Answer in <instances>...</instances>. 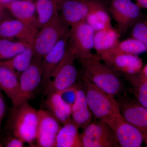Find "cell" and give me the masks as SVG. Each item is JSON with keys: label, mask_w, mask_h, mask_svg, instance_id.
<instances>
[{"label": "cell", "mask_w": 147, "mask_h": 147, "mask_svg": "<svg viewBox=\"0 0 147 147\" xmlns=\"http://www.w3.org/2000/svg\"><path fill=\"white\" fill-rule=\"evenodd\" d=\"M70 27L57 13L38 30L32 43L34 58L41 59L52 50L60 40L68 33Z\"/></svg>", "instance_id": "obj_4"}, {"label": "cell", "mask_w": 147, "mask_h": 147, "mask_svg": "<svg viewBox=\"0 0 147 147\" xmlns=\"http://www.w3.org/2000/svg\"><path fill=\"white\" fill-rule=\"evenodd\" d=\"M76 59L73 50L68 45L63 59L51 74L44 88L45 95L62 91L77 83L79 72L75 64Z\"/></svg>", "instance_id": "obj_5"}, {"label": "cell", "mask_w": 147, "mask_h": 147, "mask_svg": "<svg viewBox=\"0 0 147 147\" xmlns=\"http://www.w3.org/2000/svg\"><path fill=\"white\" fill-rule=\"evenodd\" d=\"M131 37L139 40L147 47V18H142L134 24L132 27Z\"/></svg>", "instance_id": "obj_29"}, {"label": "cell", "mask_w": 147, "mask_h": 147, "mask_svg": "<svg viewBox=\"0 0 147 147\" xmlns=\"http://www.w3.org/2000/svg\"><path fill=\"white\" fill-rule=\"evenodd\" d=\"M41 59L34 58L28 68L19 76V90L16 100L12 103L13 108L29 102L34 96L35 92L41 84L42 71Z\"/></svg>", "instance_id": "obj_10"}, {"label": "cell", "mask_w": 147, "mask_h": 147, "mask_svg": "<svg viewBox=\"0 0 147 147\" xmlns=\"http://www.w3.org/2000/svg\"><path fill=\"white\" fill-rule=\"evenodd\" d=\"M79 62L82 67V77L100 89L114 97L124 91L123 83L117 73L102 63L96 54Z\"/></svg>", "instance_id": "obj_1"}, {"label": "cell", "mask_w": 147, "mask_h": 147, "mask_svg": "<svg viewBox=\"0 0 147 147\" xmlns=\"http://www.w3.org/2000/svg\"><path fill=\"white\" fill-rule=\"evenodd\" d=\"M114 48L123 53L135 55L147 52V47L144 43L131 37L119 41Z\"/></svg>", "instance_id": "obj_28"}, {"label": "cell", "mask_w": 147, "mask_h": 147, "mask_svg": "<svg viewBox=\"0 0 147 147\" xmlns=\"http://www.w3.org/2000/svg\"><path fill=\"white\" fill-rule=\"evenodd\" d=\"M82 84L88 105L95 119L106 122L114 116L121 113L118 103L114 96L83 77Z\"/></svg>", "instance_id": "obj_3"}, {"label": "cell", "mask_w": 147, "mask_h": 147, "mask_svg": "<svg viewBox=\"0 0 147 147\" xmlns=\"http://www.w3.org/2000/svg\"><path fill=\"white\" fill-rule=\"evenodd\" d=\"M77 84L59 92L64 101L71 107L76 101L77 95Z\"/></svg>", "instance_id": "obj_30"}, {"label": "cell", "mask_w": 147, "mask_h": 147, "mask_svg": "<svg viewBox=\"0 0 147 147\" xmlns=\"http://www.w3.org/2000/svg\"><path fill=\"white\" fill-rule=\"evenodd\" d=\"M82 147H119L115 135L105 122L95 119L81 134Z\"/></svg>", "instance_id": "obj_8"}, {"label": "cell", "mask_w": 147, "mask_h": 147, "mask_svg": "<svg viewBox=\"0 0 147 147\" xmlns=\"http://www.w3.org/2000/svg\"><path fill=\"white\" fill-rule=\"evenodd\" d=\"M3 145L1 143V142H0V147H2Z\"/></svg>", "instance_id": "obj_37"}, {"label": "cell", "mask_w": 147, "mask_h": 147, "mask_svg": "<svg viewBox=\"0 0 147 147\" xmlns=\"http://www.w3.org/2000/svg\"><path fill=\"white\" fill-rule=\"evenodd\" d=\"M108 10L121 35L125 34L143 16L142 9L131 0H109Z\"/></svg>", "instance_id": "obj_7"}, {"label": "cell", "mask_w": 147, "mask_h": 147, "mask_svg": "<svg viewBox=\"0 0 147 147\" xmlns=\"http://www.w3.org/2000/svg\"><path fill=\"white\" fill-rule=\"evenodd\" d=\"M44 104L47 110L64 125L71 121V107L65 102L59 92L46 96Z\"/></svg>", "instance_id": "obj_19"}, {"label": "cell", "mask_w": 147, "mask_h": 147, "mask_svg": "<svg viewBox=\"0 0 147 147\" xmlns=\"http://www.w3.org/2000/svg\"><path fill=\"white\" fill-rule=\"evenodd\" d=\"M103 4L99 0H64L59 11L69 27L85 21L92 11Z\"/></svg>", "instance_id": "obj_11"}, {"label": "cell", "mask_w": 147, "mask_h": 147, "mask_svg": "<svg viewBox=\"0 0 147 147\" xmlns=\"http://www.w3.org/2000/svg\"><path fill=\"white\" fill-rule=\"evenodd\" d=\"M38 30L31 24L7 17L0 24V37L32 43Z\"/></svg>", "instance_id": "obj_15"}, {"label": "cell", "mask_w": 147, "mask_h": 147, "mask_svg": "<svg viewBox=\"0 0 147 147\" xmlns=\"http://www.w3.org/2000/svg\"><path fill=\"white\" fill-rule=\"evenodd\" d=\"M95 31L86 21L70 27L68 45L79 61L92 57L94 50Z\"/></svg>", "instance_id": "obj_6"}, {"label": "cell", "mask_w": 147, "mask_h": 147, "mask_svg": "<svg viewBox=\"0 0 147 147\" xmlns=\"http://www.w3.org/2000/svg\"><path fill=\"white\" fill-rule=\"evenodd\" d=\"M96 54L110 68L125 75L137 74L143 67L142 59L138 55L123 53L114 47Z\"/></svg>", "instance_id": "obj_9"}, {"label": "cell", "mask_w": 147, "mask_h": 147, "mask_svg": "<svg viewBox=\"0 0 147 147\" xmlns=\"http://www.w3.org/2000/svg\"><path fill=\"white\" fill-rule=\"evenodd\" d=\"M139 73L144 78L147 80V63L144 66L142 67Z\"/></svg>", "instance_id": "obj_35"}, {"label": "cell", "mask_w": 147, "mask_h": 147, "mask_svg": "<svg viewBox=\"0 0 147 147\" xmlns=\"http://www.w3.org/2000/svg\"><path fill=\"white\" fill-rule=\"evenodd\" d=\"M146 147H147V146H146Z\"/></svg>", "instance_id": "obj_38"}, {"label": "cell", "mask_w": 147, "mask_h": 147, "mask_svg": "<svg viewBox=\"0 0 147 147\" xmlns=\"http://www.w3.org/2000/svg\"><path fill=\"white\" fill-rule=\"evenodd\" d=\"M3 143L6 147H23L25 144L21 139L10 134L6 137Z\"/></svg>", "instance_id": "obj_31"}, {"label": "cell", "mask_w": 147, "mask_h": 147, "mask_svg": "<svg viewBox=\"0 0 147 147\" xmlns=\"http://www.w3.org/2000/svg\"><path fill=\"white\" fill-rule=\"evenodd\" d=\"M69 42V33L63 37L41 60L42 80L41 85L45 88L50 75L65 55Z\"/></svg>", "instance_id": "obj_16"}, {"label": "cell", "mask_w": 147, "mask_h": 147, "mask_svg": "<svg viewBox=\"0 0 147 147\" xmlns=\"http://www.w3.org/2000/svg\"><path fill=\"white\" fill-rule=\"evenodd\" d=\"M120 36L118 30L113 27L95 32L94 50L96 54L115 47L120 41Z\"/></svg>", "instance_id": "obj_23"}, {"label": "cell", "mask_w": 147, "mask_h": 147, "mask_svg": "<svg viewBox=\"0 0 147 147\" xmlns=\"http://www.w3.org/2000/svg\"><path fill=\"white\" fill-rule=\"evenodd\" d=\"M38 122V110L25 102L13 108L8 123L10 135L30 146L36 142Z\"/></svg>", "instance_id": "obj_2"}, {"label": "cell", "mask_w": 147, "mask_h": 147, "mask_svg": "<svg viewBox=\"0 0 147 147\" xmlns=\"http://www.w3.org/2000/svg\"><path fill=\"white\" fill-rule=\"evenodd\" d=\"M106 123L113 130L120 146L139 147L142 146L144 142L142 133L124 118L121 113Z\"/></svg>", "instance_id": "obj_13"}, {"label": "cell", "mask_w": 147, "mask_h": 147, "mask_svg": "<svg viewBox=\"0 0 147 147\" xmlns=\"http://www.w3.org/2000/svg\"><path fill=\"white\" fill-rule=\"evenodd\" d=\"M124 77L132 87L137 100L147 108V80L140 73L134 75H125Z\"/></svg>", "instance_id": "obj_26"}, {"label": "cell", "mask_w": 147, "mask_h": 147, "mask_svg": "<svg viewBox=\"0 0 147 147\" xmlns=\"http://www.w3.org/2000/svg\"><path fill=\"white\" fill-rule=\"evenodd\" d=\"M122 115L142 133L147 146V108L137 100L121 96L117 99Z\"/></svg>", "instance_id": "obj_12"}, {"label": "cell", "mask_w": 147, "mask_h": 147, "mask_svg": "<svg viewBox=\"0 0 147 147\" xmlns=\"http://www.w3.org/2000/svg\"><path fill=\"white\" fill-rule=\"evenodd\" d=\"M19 76L12 69L0 62V90L10 98L12 104L18 94Z\"/></svg>", "instance_id": "obj_20"}, {"label": "cell", "mask_w": 147, "mask_h": 147, "mask_svg": "<svg viewBox=\"0 0 147 147\" xmlns=\"http://www.w3.org/2000/svg\"><path fill=\"white\" fill-rule=\"evenodd\" d=\"M135 1L136 4L141 9H147V0H135Z\"/></svg>", "instance_id": "obj_34"}, {"label": "cell", "mask_w": 147, "mask_h": 147, "mask_svg": "<svg viewBox=\"0 0 147 147\" xmlns=\"http://www.w3.org/2000/svg\"><path fill=\"white\" fill-rule=\"evenodd\" d=\"M5 7L15 19L37 28V15L34 0H17Z\"/></svg>", "instance_id": "obj_18"}, {"label": "cell", "mask_w": 147, "mask_h": 147, "mask_svg": "<svg viewBox=\"0 0 147 147\" xmlns=\"http://www.w3.org/2000/svg\"><path fill=\"white\" fill-rule=\"evenodd\" d=\"M93 117L83 85L77 83L76 100L71 107V121L83 129L92 122Z\"/></svg>", "instance_id": "obj_17"}, {"label": "cell", "mask_w": 147, "mask_h": 147, "mask_svg": "<svg viewBox=\"0 0 147 147\" xmlns=\"http://www.w3.org/2000/svg\"><path fill=\"white\" fill-rule=\"evenodd\" d=\"M64 0H34L37 15V28H41L59 13Z\"/></svg>", "instance_id": "obj_22"}, {"label": "cell", "mask_w": 147, "mask_h": 147, "mask_svg": "<svg viewBox=\"0 0 147 147\" xmlns=\"http://www.w3.org/2000/svg\"><path fill=\"white\" fill-rule=\"evenodd\" d=\"M38 122L36 146L40 147H55L57 135L61 123L47 110H38Z\"/></svg>", "instance_id": "obj_14"}, {"label": "cell", "mask_w": 147, "mask_h": 147, "mask_svg": "<svg viewBox=\"0 0 147 147\" xmlns=\"http://www.w3.org/2000/svg\"><path fill=\"white\" fill-rule=\"evenodd\" d=\"M34 57V52L32 43L13 57L7 60L1 61L0 62L12 69L19 76L28 68Z\"/></svg>", "instance_id": "obj_24"}, {"label": "cell", "mask_w": 147, "mask_h": 147, "mask_svg": "<svg viewBox=\"0 0 147 147\" xmlns=\"http://www.w3.org/2000/svg\"><path fill=\"white\" fill-rule=\"evenodd\" d=\"M5 103L0 90V130L2 122L5 115Z\"/></svg>", "instance_id": "obj_32"}, {"label": "cell", "mask_w": 147, "mask_h": 147, "mask_svg": "<svg viewBox=\"0 0 147 147\" xmlns=\"http://www.w3.org/2000/svg\"><path fill=\"white\" fill-rule=\"evenodd\" d=\"M31 44L0 37V61L10 59Z\"/></svg>", "instance_id": "obj_27"}, {"label": "cell", "mask_w": 147, "mask_h": 147, "mask_svg": "<svg viewBox=\"0 0 147 147\" xmlns=\"http://www.w3.org/2000/svg\"><path fill=\"white\" fill-rule=\"evenodd\" d=\"M85 21L95 32L113 27L111 16L104 4L92 11Z\"/></svg>", "instance_id": "obj_25"}, {"label": "cell", "mask_w": 147, "mask_h": 147, "mask_svg": "<svg viewBox=\"0 0 147 147\" xmlns=\"http://www.w3.org/2000/svg\"><path fill=\"white\" fill-rule=\"evenodd\" d=\"M6 11L7 10L5 7L0 3V24L4 19L7 17L5 14Z\"/></svg>", "instance_id": "obj_33"}, {"label": "cell", "mask_w": 147, "mask_h": 147, "mask_svg": "<svg viewBox=\"0 0 147 147\" xmlns=\"http://www.w3.org/2000/svg\"><path fill=\"white\" fill-rule=\"evenodd\" d=\"M16 1L17 0H0V3L4 6L5 7V6L7 5L8 4Z\"/></svg>", "instance_id": "obj_36"}, {"label": "cell", "mask_w": 147, "mask_h": 147, "mask_svg": "<svg viewBox=\"0 0 147 147\" xmlns=\"http://www.w3.org/2000/svg\"><path fill=\"white\" fill-rule=\"evenodd\" d=\"M79 129L72 121L63 125L57 135L55 147H82Z\"/></svg>", "instance_id": "obj_21"}]
</instances>
